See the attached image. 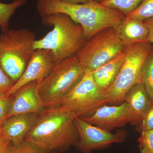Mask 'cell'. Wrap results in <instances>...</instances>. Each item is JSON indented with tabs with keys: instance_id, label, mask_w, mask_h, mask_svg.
Returning a JSON list of instances; mask_svg holds the SVG:
<instances>
[{
	"instance_id": "13",
	"label": "cell",
	"mask_w": 153,
	"mask_h": 153,
	"mask_svg": "<svg viewBox=\"0 0 153 153\" xmlns=\"http://www.w3.org/2000/svg\"><path fill=\"white\" fill-rule=\"evenodd\" d=\"M39 114H23L8 118L1 125V136L10 141L12 144H20L25 141L26 136L38 120Z\"/></svg>"
},
{
	"instance_id": "1",
	"label": "cell",
	"mask_w": 153,
	"mask_h": 153,
	"mask_svg": "<svg viewBox=\"0 0 153 153\" xmlns=\"http://www.w3.org/2000/svg\"><path fill=\"white\" fill-rule=\"evenodd\" d=\"M75 117L58 107L45 109L25 141L44 153L67 150L79 140Z\"/></svg>"
},
{
	"instance_id": "25",
	"label": "cell",
	"mask_w": 153,
	"mask_h": 153,
	"mask_svg": "<svg viewBox=\"0 0 153 153\" xmlns=\"http://www.w3.org/2000/svg\"><path fill=\"white\" fill-rule=\"evenodd\" d=\"M15 84L0 67V94L5 95Z\"/></svg>"
},
{
	"instance_id": "18",
	"label": "cell",
	"mask_w": 153,
	"mask_h": 153,
	"mask_svg": "<svg viewBox=\"0 0 153 153\" xmlns=\"http://www.w3.org/2000/svg\"><path fill=\"white\" fill-rule=\"evenodd\" d=\"M26 3L27 0H14L9 4L0 2V29L3 32L9 30L11 17L17 9Z\"/></svg>"
},
{
	"instance_id": "30",
	"label": "cell",
	"mask_w": 153,
	"mask_h": 153,
	"mask_svg": "<svg viewBox=\"0 0 153 153\" xmlns=\"http://www.w3.org/2000/svg\"><path fill=\"white\" fill-rule=\"evenodd\" d=\"M94 1H96L98 2H100L101 1H102V0H94Z\"/></svg>"
},
{
	"instance_id": "21",
	"label": "cell",
	"mask_w": 153,
	"mask_h": 153,
	"mask_svg": "<svg viewBox=\"0 0 153 153\" xmlns=\"http://www.w3.org/2000/svg\"><path fill=\"white\" fill-rule=\"evenodd\" d=\"M7 153H44L36 149L32 145L24 141L19 145H14L10 143L9 146Z\"/></svg>"
},
{
	"instance_id": "7",
	"label": "cell",
	"mask_w": 153,
	"mask_h": 153,
	"mask_svg": "<svg viewBox=\"0 0 153 153\" xmlns=\"http://www.w3.org/2000/svg\"><path fill=\"white\" fill-rule=\"evenodd\" d=\"M108 103L105 93L97 84L92 71H85L82 79L55 107L83 118Z\"/></svg>"
},
{
	"instance_id": "6",
	"label": "cell",
	"mask_w": 153,
	"mask_h": 153,
	"mask_svg": "<svg viewBox=\"0 0 153 153\" xmlns=\"http://www.w3.org/2000/svg\"><path fill=\"white\" fill-rule=\"evenodd\" d=\"M152 44L143 42L125 47L124 59L119 73L110 87L105 92L108 104L118 105L134 85L141 82V71Z\"/></svg>"
},
{
	"instance_id": "16",
	"label": "cell",
	"mask_w": 153,
	"mask_h": 153,
	"mask_svg": "<svg viewBox=\"0 0 153 153\" xmlns=\"http://www.w3.org/2000/svg\"><path fill=\"white\" fill-rule=\"evenodd\" d=\"M124 56L123 50L114 59L92 71L94 79L102 91L105 92L114 82L123 63Z\"/></svg>"
},
{
	"instance_id": "5",
	"label": "cell",
	"mask_w": 153,
	"mask_h": 153,
	"mask_svg": "<svg viewBox=\"0 0 153 153\" xmlns=\"http://www.w3.org/2000/svg\"><path fill=\"white\" fill-rule=\"evenodd\" d=\"M85 70L76 55L55 64L38 85V93L45 109L54 107L77 84Z\"/></svg>"
},
{
	"instance_id": "31",
	"label": "cell",
	"mask_w": 153,
	"mask_h": 153,
	"mask_svg": "<svg viewBox=\"0 0 153 153\" xmlns=\"http://www.w3.org/2000/svg\"><path fill=\"white\" fill-rule=\"evenodd\" d=\"M0 136H1V126L0 125Z\"/></svg>"
},
{
	"instance_id": "3",
	"label": "cell",
	"mask_w": 153,
	"mask_h": 153,
	"mask_svg": "<svg viewBox=\"0 0 153 153\" xmlns=\"http://www.w3.org/2000/svg\"><path fill=\"white\" fill-rule=\"evenodd\" d=\"M42 22L53 29L33 44L35 50L52 51L55 64L76 55L86 42L84 31L66 14L58 13L41 17Z\"/></svg>"
},
{
	"instance_id": "19",
	"label": "cell",
	"mask_w": 153,
	"mask_h": 153,
	"mask_svg": "<svg viewBox=\"0 0 153 153\" xmlns=\"http://www.w3.org/2000/svg\"><path fill=\"white\" fill-rule=\"evenodd\" d=\"M153 18V0H143L138 7L125 16L126 20L143 22Z\"/></svg>"
},
{
	"instance_id": "17",
	"label": "cell",
	"mask_w": 153,
	"mask_h": 153,
	"mask_svg": "<svg viewBox=\"0 0 153 153\" xmlns=\"http://www.w3.org/2000/svg\"><path fill=\"white\" fill-rule=\"evenodd\" d=\"M141 82L144 87L150 100L153 104V44L142 67Z\"/></svg>"
},
{
	"instance_id": "11",
	"label": "cell",
	"mask_w": 153,
	"mask_h": 153,
	"mask_svg": "<svg viewBox=\"0 0 153 153\" xmlns=\"http://www.w3.org/2000/svg\"><path fill=\"white\" fill-rule=\"evenodd\" d=\"M82 118L91 124L111 131L130 123L131 113L128 105L124 102L118 105H104L90 115Z\"/></svg>"
},
{
	"instance_id": "2",
	"label": "cell",
	"mask_w": 153,
	"mask_h": 153,
	"mask_svg": "<svg viewBox=\"0 0 153 153\" xmlns=\"http://www.w3.org/2000/svg\"><path fill=\"white\" fill-rule=\"evenodd\" d=\"M36 9L41 17L62 13L82 27L86 41L108 28H115L125 15L94 0L83 4H69L57 0H36Z\"/></svg>"
},
{
	"instance_id": "23",
	"label": "cell",
	"mask_w": 153,
	"mask_h": 153,
	"mask_svg": "<svg viewBox=\"0 0 153 153\" xmlns=\"http://www.w3.org/2000/svg\"><path fill=\"white\" fill-rule=\"evenodd\" d=\"M136 129L140 133L153 129V104L151 105L143 120Z\"/></svg>"
},
{
	"instance_id": "4",
	"label": "cell",
	"mask_w": 153,
	"mask_h": 153,
	"mask_svg": "<svg viewBox=\"0 0 153 153\" xmlns=\"http://www.w3.org/2000/svg\"><path fill=\"white\" fill-rule=\"evenodd\" d=\"M36 40L35 33L25 28L8 30L0 36V67L15 83L33 56Z\"/></svg>"
},
{
	"instance_id": "22",
	"label": "cell",
	"mask_w": 153,
	"mask_h": 153,
	"mask_svg": "<svg viewBox=\"0 0 153 153\" xmlns=\"http://www.w3.org/2000/svg\"><path fill=\"white\" fill-rule=\"evenodd\" d=\"M13 95L9 97L0 94V125L6 120L13 100Z\"/></svg>"
},
{
	"instance_id": "12",
	"label": "cell",
	"mask_w": 153,
	"mask_h": 153,
	"mask_svg": "<svg viewBox=\"0 0 153 153\" xmlns=\"http://www.w3.org/2000/svg\"><path fill=\"white\" fill-rule=\"evenodd\" d=\"M38 83L32 82L21 88L14 98L7 118L16 115L27 113L40 114L45 110L38 93Z\"/></svg>"
},
{
	"instance_id": "8",
	"label": "cell",
	"mask_w": 153,
	"mask_h": 153,
	"mask_svg": "<svg viewBox=\"0 0 153 153\" xmlns=\"http://www.w3.org/2000/svg\"><path fill=\"white\" fill-rule=\"evenodd\" d=\"M124 48L115 28H108L86 41L75 55L85 71H92L120 55Z\"/></svg>"
},
{
	"instance_id": "20",
	"label": "cell",
	"mask_w": 153,
	"mask_h": 153,
	"mask_svg": "<svg viewBox=\"0 0 153 153\" xmlns=\"http://www.w3.org/2000/svg\"><path fill=\"white\" fill-rule=\"evenodd\" d=\"M143 0H102L100 4L110 8L120 11L125 16L138 7Z\"/></svg>"
},
{
	"instance_id": "9",
	"label": "cell",
	"mask_w": 153,
	"mask_h": 153,
	"mask_svg": "<svg viewBox=\"0 0 153 153\" xmlns=\"http://www.w3.org/2000/svg\"><path fill=\"white\" fill-rule=\"evenodd\" d=\"M74 122L79 134V140L74 146L82 153H91L113 143H121L126 137L127 132L124 130H117L112 133L78 117H74Z\"/></svg>"
},
{
	"instance_id": "10",
	"label": "cell",
	"mask_w": 153,
	"mask_h": 153,
	"mask_svg": "<svg viewBox=\"0 0 153 153\" xmlns=\"http://www.w3.org/2000/svg\"><path fill=\"white\" fill-rule=\"evenodd\" d=\"M55 65L54 56L51 50H35L24 73L5 96L7 97L11 96L30 82L36 81L39 85Z\"/></svg>"
},
{
	"instance_id": "24",
	"label": "cell",
	"mask_w": 153,
	"mask_h": 153,
	"mask_svg": "<svg viewBox=\"0 0 153 153\" xmlns=\"http://www.w3.org/2000/svg\"><path fill=\"white\" fill-rule=\"evenodd\" d=\"M138 139L139 146H144L148 153H153V129L146 131L141 133Z\"/></svg>"
},
{
	"instance_id": "14",
	"label": "cell",
	"mask_w": 153,
	"mask_h": 153,
	"mask_svg": "<svg viewBox=\"0 0 153 153\" xmlns=\"http://www.w3.org/2000/svg\"><path fill=\"white\" fill-rule=\"evenodd\" d=\"M124 102L128 103L131 111L130 123L136 127L140 123L152 104L141 82L130 89L125 96Z\"/></svg>"
},
{
	"instance_id": "27",
	"label": "cell",
	"mask_w": 153,
	"mask_h": 153,
	"mask_svg": "<svg viewBox=\"0 0 153 153\" xmlns=\"http://www.w3.org/2000/svg\"><path fill=\"white\" fill-rule=\"evenodd\" d=\"M10 143V141L0 136V153H7Z\"/></svg>"
},
{
	"instance_id": "28",
	"label": "cell",
	"mask_w": 153,
	"mask_h": 153,
	"mask_svg": "<svg viewBox=\"0 0 153 153\" xmlns=\"http://www.w3.org/2000/svg\"><path fill=\"white\" fill-rule=\"evenodd\" d=\"M63 2L69 3V4H83L91 0H57Z\"/></svg>"
},
{
	"instance_id": "26",
	"label": "cell",
	"mask_w": 153,
	"mask_h": 153,
	"mask_svg": "<svg viewBox=\"0 0 153 153\" xmlns=\"http://www.w3.org/2000/svg\"><path fill=\"white\" fill-rule=\"evenodd\" d=\"M149 30L148 42L153 44V18L143 22Z\"/></svg>"
},
{
	"instance_id": "29",
	"label": "cell",
	"mask_w": 153,
	"mask_h": 153,
	"mask_svg": "<svg viewBox=\"0 0 153 153\" xmlns=\"http://www.w3.org/2000/svg\"><path fill=\"white\" fill-rule=\"evenodd\" d=\"M140 153H148L146 149L144 146H139Z\"/></svg>"
},
{
	"instance_id": "15",
	"label": "cell",
	"mask_w": 153,
	"mask_h": 153,
	"mask_svg": "<svg viewBox=\"0 0 153 153\" xmlns=\"http://www.w3.org/2000/svg\"><path fill=\"white\" fill-rule=\"evenodd\" d=\"M115 29L125 47L148 42L149 30L143 22L124 19Z\"/></svg>"
}]
</instances>
